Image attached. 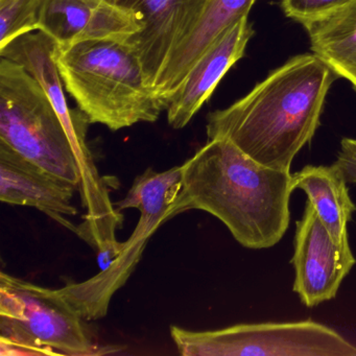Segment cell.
I'll list each match as a JSON object with an SVG mask.
<instances>
[{
  "mask_svg": "<svg viewBox=\"0 0 356 356\" xmlns=\"http://www.w3.org/2000/svg\"><path fill=\"white\" fill-rule=\"evenodd\" d=\"M293 188L302 189L337 241L349 238L348 222L356 210L341 168L307 165L293 175Z\"/></svg>",
  "mask_w": 356,
  "mask_h": 356,
  "instance_id": "obj_16",
  "label": "cell"
},
{
  "mask_svg": "<svg viewBox=\"0 0 356 356\" xmlns=\"http://www.w3.org/2000/svg\"><path fill=\"white\" fill-rule=\"evenodd\" d=\"M182 189V166L165 172L147 168L137 177L126 197L115 204L118 210L135 208L140 212L134 232L122 243L118 257L99 275L81 283H70L60 289L62 295L85 320L106 316L110 300L128 280L152 235L174 218L175 204Z\"/></svg>",
  "mask_w": 356,
  "mask_h": 356,
  "instance_id": "obj_6",
  "label": "cell"
},
{
  "mask_svg": "<svg viewBox=\"0 0 356 356\" xmlns=\"http://www.w3.org/2000/svg\"><path fill=\"white\" fill-rule=\"evenodd\" d=\"M183 356H356V346L314 321L239 324L218 330L170 326Z\"/></svg>",
  "mask_w": 356,
  "mask_h": 356,
  "instance_id": "obj_7",
  "label": "cell"
},
{
  "mask_svg": "<svg viewBox=\"0 0 356 356\" xmlns=\"http://www.w3.org/2000/svg\"><path fill=\"white\" fill-rule=\"evenodd\" d=\"M44 0H0V49L39 31Z\"/></svg>",
  "mask_w": 356,
  "mask_h": 356,
  "instance_id": "obj_17",
  "label": "cell"
},
{
  "mask_svg": "<svg viewBox=\"0 0 356 356\" xmlns=\"http://www.w3.org/2000/svg\"><path fill=\"white\" fill-rule=\"evenodd\" d=\"M56 42L43 32L29 33L0 49L1 58L22 65L42 87L63 122L81 172L80 195L85 201L103 197L108 191L99 176L92 153L87 145L88 118L79 110L68 107L63 81L55 59Z\"/></svg>",
  "mask_w": 356,
  "mask_h": 356,
  "instance_id": "obj_8",
  "label": "cell"
},
{
  "mask_svg": "<svg viewBox=\"0 0 356 356\" xmlns=\"http://www.w3.org/2000/svg\"><path fill=\"white\" fill-rule=\"evenodd\" d=\"M335 164L341 168L347 182L356 183V139L341 140V151Z\"/></svg>",
  "mask_w": 356,
  "mask_h": 356,
  "instance_id": "obj_19",
  "label": "cell"
},
{
  "mask_svg": "<svg viewBox=\"0 0 356 356\" xmlns=\"http://www.w3.org/2000/svg\"><path fill=\"white\" fill-rule=\"evenodd\" d=\"M64 86L90 124L112 131L155 122L168 104L147 85L143 66L126 41L56 44Z\"/></svg>",
  "mask_w": 356,
  "mask_h": 356,
  "instance_id": "obj_3",
  "label": "cell"
},
{
  "mask_svg": "<svg viewBox=\"0 0 356 356\" xmlns=\"http://www.w3.org/2000/svg\"><path fill=\"white\" fill-rule=\"evenodd\" d=\"M351 0H281V7L287 17L304 24L326 15Z\"/></svg>",
  "mask_w": 356,
  "mask_h": 356,
  "instance_id": "obj_18",
  "label": "cell"
},
{
  "mask_svg": "<svg viewBox=\"0 0 356 356\" xmlns=\"http://www.w3.org/2000/svg\"><path fill=\"white\" fill-rule=\"evenodd\" d=\"M291 170L260 164L227 139L207 143L182 164V189L172 216L203 210L249 249L278 243L291 222Z\"/></svg>",
  "mask_w": 356,
  "mask_h": 356,
  "instance_id": "obj_2",
  "label": "cell"
},
{
  "mask_svg": "<svg viewBox=\"0 0 356 356\" xmlns=\"http://www.w3.org/2000/svg\"><path fill=\"white\" fill-rule=\"evenodd\" d=\"M254 30L248 17L225 31L191 68L168 103V120L180 130L210 99L230 68L245 55Z\"/></svg>",
  "mask_w": 356,
  "mask_h": 356,
  "instance_id": "obj_13",
  "label": "cell"
},
{
  "mask_svg": "<svg viewBox=\"0 0 356 356\" xmlns=\"http://www.w3.org/2000/svg\"><path fill=\"white\" fill-rule=\"evenodd\" d=\"M78 187L51 174L0 143V200L9 205L38 209L76 233L68 220L78 214L72 201Z\"/></svg>",
  "mask_w": 356,
  "mask_h": 356,
  "instance_id": "obj_12",
  "label": "cell"
},
{
  "mask_svg": "<svg viewBox=\"0 0 356 356\" xmlns=\"http://www.w3.org/2000/svg\"><path fill=\"white\" fill-rule=\"evenodd\" d=\"M349 238L337 241L307 202L303 218L297 222L293 264V291L307 307L337 296L345 277L355 264Z\"/></svg>",
  "mask_w": 356,
  "mask_h": 356,
  "instance_id": "obj_9",
  "label": "cell"
},
{
  "mask_svg": "<svg viewBox=\"0 0 356 356\" xmlns=\"http://www.w3.org/2000/svg\"><path fill=\"white\" fill-rule=\"evenodd\" d=\"M0 143L80 188L70 137L38 82L19 64L0 61Z\"/></svg>",
  "mask_w": 356,
  "mask_h": 356,
  "instance_id": "obj_5",
  "label": "cell"
},
{
  "mask_svg": "<svg viewBox=\"0 0 356 356\" xmlns=\"http://www.w3.org/2000/svg\"><path fill=\"white\" fill-rule=\"evenodd\" d=\"M256 0H208L205 11L193 34L172 54L160 74L154 91L170 103L191 68L233 24L248 17Z\"/></svg>",
  "mask_w": 356,
  "mask_h": 356,
  "instance_id": "obj_14",
  "label": "cell"
},
{
  "mask_svg": "<svg viewBox=\"0 0 356 356\" xmlns=\"http://www.w3.org/2000/svg\"><path fill=\"white\" fill-rule=\"evenodd\" d=\"M335 74L318 56H296L247 95L208 115V139H227L264 165L291 170L320 126Z\"/></svg>",
  "mask_w": 356,
  "mask_h": 356,
  "instance_id": "obj_1",
  "label": "cell"
},
{
  "mask_svg": "<svg viewBox=\"0 0 356 356\" xmlns=\"http://www.w3.org/2000/svg\"><path fill=\"white\" fill-rule=\"evenodd\" d=\"M108 1L130 10L140 17L143 29L126 42L138 58L147 85L154 91L172 54L199 24L208 0Z\"/></svg>",
  "mask_w": 356,
  "mask_h": 356,
  "instance_id": "obj_10",
  "label": "cell"
},
{
  "mask_svg": "<svg viewBox=\"0 0 356 356\" xmlns=\"http://www.w3.org/2000/svg\"><path fill=\"white\" fill-rule=\"evenodd\" d=\"M143 22L108 0H44L39 31L59 47L93 40L128 41Z\"/></svg>",
  "mask_w": 356,
  "mask_h": 356,
  "instance_id": "obj_11",
  "label": "cell"
},
{
  "mask_svg": "<svg viewBox=\"0 0 356 356\" xmlns=\"http://www.w3.org/2000/svg\"><path fill=\"white\" fill-rule=\"evenodd\" d=\"M84 321L60 289L0 274L1 355L105 353L93 341Z\"/></svg>",
  "mask_w": 356,
  "mask_h": 356,
  "instance_id": "obj_4",
  "label": "cell"
},
{
  "mask_svg": "<svg viewBox=\"0 0 356 356\" xmlns=\"http://www.w3.org/2000/svg\"><path fill=\"white\" fill-rule=\"evenodd\" d=\"M302 26L312 53L356 90V0Z\"/></svg>",
  "mask_w": 356,
  "mask_h": 356,
  "instance_id": "obj_15",
  "label": "cell"
}]
</instances>
